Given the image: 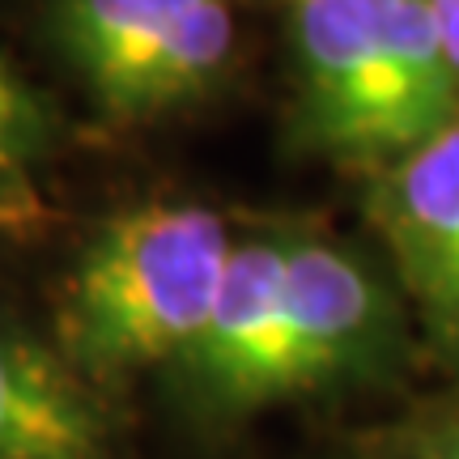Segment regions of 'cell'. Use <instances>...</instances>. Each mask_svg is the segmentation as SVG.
<instances>
[{
	"label": "cell",
	"mask_w": 459,
	"mask_h": 459,
	"mask_svg": "<svg viewBox=\"0 0 459 459\" xmlns=\"http://www.w3.org/2000/svg\"><path fill=\"white\" fill-rule=\"evenodd\" d=\"M290 145L383 175L459 124V77L426 0H285Z\"/></svg>",
	"instance_id": "1"
},
{
	"label": "cell",
	"mask_w": 459,
	"mask_h": 459,
	"mask_svg": "<svg viewBox=\"0 0 459 459\" xmlns=\"http://www.w3.org/2000/svg\"><path fill=\"white\" fill-rule=\"evenodd\" d=\"M400 353V302L370 260L332 234L290 226L260 409L361 383Z\"/></svg>",
	"instance_id": "4"
},
{
	"label": "cell",
	"mask_w": 459,
	"mask_h": 459,
	"mask_svg": "<svg viewBox=\"0 0 459 459\" xmlns=\"http://www.w3.org/2000/svg\"><path fill=\"white\" fill-rule=\"evenodd\" d=\"M426 4H429V13H434V26L443 34V48L459 77V0H426Z\"/></svg>",
	"instance_id": "9"
},
{
	"label": "cell",
	"mask_w": 459,
	"mask_h": 459,
	"mask_svg": "<svg viewBox=\"0 0 459 459\" xmlns=\"http://www.w3.org/2000/svg\"><path fill=\"white\" fill-rule=\"evenodd\" d=\"M51 145V119L43 102L13 77L0 56V230L26 226L39 213L34 170Z\"/></svg>",
	"instance_id": "7"
},
{
	"label": "cell",
	"mask_w": 459,
	"mask_h": 459,
	"mask_svg": "<svg viewBox=\"0 0 459 459\" xmlns=\"http://www.w3.org/2000/svg\"><path fill=\"white\" fill-rule=\"evenodd\" d=\"M234 234L204 204H141L107 217L68 273L65 349L77 370L124 378L179 366L217 307Z\"/></svg>",
	"instance_id": "2"
},
{
	"label": "cell",
	"mask_w": 459,
	"mask_h": 459,
	"mask_svg": "<svg viewBox=\"0 0 459 459\" xmlns=\"http://www.w3.org/2000/svg\"><path fill=\"white\" fill-rule=\"evenodd\" d=\"M0 459H115L85 387L9 324H0Z\"/></svg>",
	"instance_id": "6"
},
{
	"label": "cell",
	"mask_w": 459,
	"mask_h": 459,
	"mask_svg": "<svg viewBox=\"0 0 459 459\" xmlns=\"http://www.w3.org/2000/svg\"><path fill=\"white\" fill-rule=\"evenodd\" d=\"M51 39L115 124L200 102L238 51L226 0H56Z\"/></svg>",
	"instance_id": "3"
},
{
	"label": "cell",
	"mask_w": 459,
	"mask_h": 459,
	"mask_svg": "<svg viewBox=\"0 0 459 459\" xmlns=\"http://www.w3.org/2000/svg\"><path fill=\"white\" fill-rule=\"evenodd\" d=\"M366 217L429 341L459 366V124L370 179Z\"/></svg>",
	"instance_id": "5"
},
{
	"label": "cell",
	"mask_w": 459,
	"mask_h": 459,
	"mask_svg": "<svg viewBox=\"0 0 459 459\" xmlns=\"http://www.w3.org/2000/svg\"><path fill=\"white\" fill-rule=\"evenodd\" d=\"M412 459H459V404L429 412L409 438Z\"/></svg>",
	"instance_id": "8"
}]
</instances>
